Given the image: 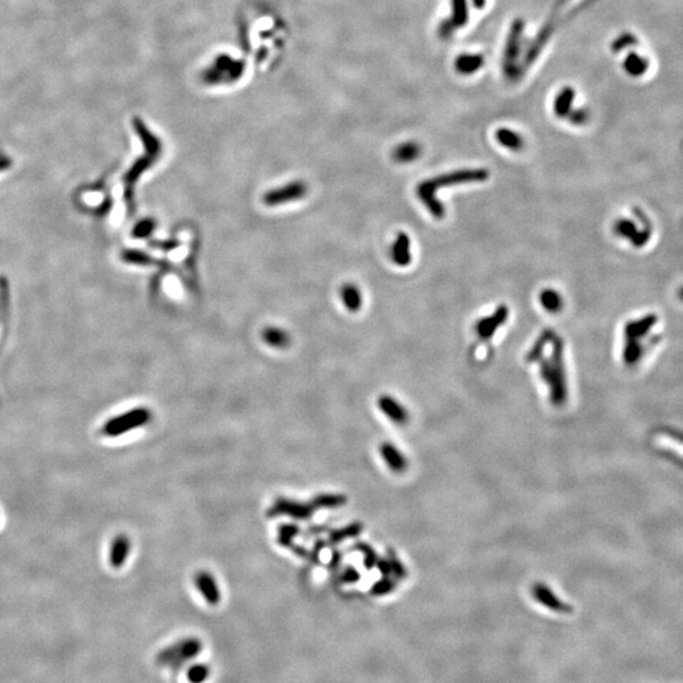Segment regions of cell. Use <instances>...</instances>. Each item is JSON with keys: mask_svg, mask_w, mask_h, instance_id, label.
I'll return each mask as SVG.
<instances>
[{"mask_svg": "<svg viewBox=\"0 0 683 683\" xmlns=\"http://www.w3.org/2000/svg\"><path fill=\"white\" fill-rule=\"evenodd\" d=\"M489 171L485 169H463L443 174L419 184L417 194L422 203L427 206L430 214L436 219H441L446 214V209L441 201L436 198V191L441 188H449L461 184L481 183L489 179Z\"/></svg>", "mask_w": 683, "mask_h": 683, "instance_id": "obj_1", "label": "cell"}, {"mask_svg": "<svg viewBox=\"0 0 683 683\" xmlns=\"http://www.w3.org/2000/svg\"><path fill=\"white\" fill-rule=\"evenodd\" d=\"M136 127L137 132L141 136L145 148H146V154L141 159H137L136 164L130 167V171L127 172V175L123 179L124 198H125V201L130 206V209H133V191H135V186H136L138 179L141 177V175H143L145 171L148 170L151 166L154 165V161L161 154V143H159V140L152 133H149L147 128L141 122L136 123Z\"/></svg>", "mask_w": 683, "mask_h": 683, "instance_id": "obj_2", "label": "cell"}, {"mask_svg": "<svg viewBox=\"0 0 683 683\" xmlns=\"http://www.w3.org/2000/svg\"><path fill=\"white\" fill-rule=\"evenodd\" d=\"M203 652V643L196 636H186L161 649L156 655L159 667H165L172 671L181 670L188 662L194 660Z\"/></svg>", "mask_w": 683, "mask_h": 683, "instance_id": "obj_3", "label": "cell"}, {"mask_svg": "<svg viewBox=\"0 0 683 683\" xmlns=\"http://www.w3.org/2000/svg\"><path fill=\"white\" fill-rule=\"evenodd\" d=\"M563 352H565L563 339L560 337L554 336L552 339V356H551V361L554 366V380L552 385L549 386V399L555 407H563L568 399Z\"/></svg>", "mask_w": 683, "mask_h": 683, "instance_id": "obj_4", "label": "cell"}, {"mask_svg": "<svg viewBox=\"0 0 683 683\" xmlns=\"http://www.w3.org/2000/svg\"><path fill=\"white\" fill-rule=\"evenodd\" d=\"M151 419L152 414L147 407H137L124 412L117 418L111 419L104 427V433L109 436H118L130 430L145 427L149 423Z\"/></svg>", "mask_w": 683, "mask_h": 683, "instance_id": "obj_5", "label": "cell"}, {"mask_svg": "<svg viewBox=\"0 0 683 683\" xmlns=\"http://www.w3.org/2000/svg\"><path fill=\"white\" fill-rule=\"evenodd\" d=\"M315 512V509L312 507L310 502H301V501L291 500L288 497H277L272 507L267 510L269 518H276L281 515H288L290 518L296 520H310Z\"/></svg>", "mask_w": 683, "mask_h": 683, "instance_id": "obj_6", "label": "cell"}, {"mask_svg": "<svg viewBox=\"0 0 683 683\" xmlns=\"http://www.w3.org/2000/svg\"><path fill=\"white\" fill-rule=\"evenodd\" d=\"M307 193V185L296 180L280 188H272L264 195V203L267 206H280L291 201H300Z\"/></svg>", "mask_w": 683, "mask_h": 683, "instance_id": "obj_7", "label": "cell"}, {"mask_svg": "<svg viewBox=\"0 0 683 683\" xmlns=\"http://www.w3.org/2000/svg\"><path fill=\"white\" fill-rule=\"evenodd\" d=\"M509 318V307L500 305L490 317H485L476 325V332L481 341H489Z\"/></svg>", "mask_w": 683, "mask_h": 683, "instance_id": "obj_8", "label": "cell"}, {"mask_svg": "<svg viewBox=\"0 0 683 683\" xmlns=\"http://www.w3.org/2000/svg\"><path fill=\"white\" fill-rule=\"evenodd\" d=\"M194 581L195 586H196L198 591L201 592L203 599L212 606L218 605L222 596H220V591H219L218 583L215 581V578L212 573H209L208 571L198 572L195 575Z\"/></svg>", "mask_w": 683, "mask_h": 683, "instance_id": "obj_9", "label": "cell"}, {"mask_svg": "<svg viewBox=\"0 0 683 683\" xmlns=\"http://www.w3.org/2000/svg\"><path fill=\"white\" fill-rule=\"evenodd\" d=\"M380 410L386 418L397 425H405L409 422V412L407 407L390 395H383L377 401Z\"/></svg>", "mask_w": 683, "mask_h": 683, "instance_id": "obj_10", "label": "cell"}, {"mask_svg": "<svg viewBox=\"0 0 683 683\" xmlns=\"http://www.w3.org/2000/svg\"><path fill=\"white\" fill-rule=\"evenodd\" d=\"M380 454L383 460L386 462V465L391 471L395 473H402L407 470V460L404 454L401 453L400 449L394 446L393 443L383 442L380 446Z\"/></svg>", "mask_w": 683, "mask_h": 683, "instance_id": "obj_11", "label": "cell"}, {"mask_svg": "<svg viewBox=\"0 0 683 683\" xmlns=\"http://www.w3.org/2000/svg\"><path fill=\"white\" fill-rule=\"evenodd\" d=\"M391 259H393L395 265L400 266V267L410 265V262H412L410 238L407 233L400 232L396 237L394 244L391 247Z\"/></svg>", "mask_w": 683, "mask_h": 683, "instance_id": "obj_12", "label": "cell"}, {"mask_svg": "<svg viewBox=\"0 0 683 683\" xmlns=\"http://www.w3.org/2000/svg\"><path fill=\"white\" fill-rule=\"evenodd\" d=\"M531 591H533V596L544 606L549 607L555 611H565V613L570 610L565 602H562L557 596L554 595L552 589L544 583H536Z\"/></svg>", "mask_w": 683, "mask_h": 683, "instance_id": "obj_13", "label": "cell"}, {"mask_svg": "<svg viewBox=\"0 0 683 683\" xmlns=\"http://www.w3.org/2000/svg\"><path fill=\"white\" fill-rule=\"evenodd\" d=\"M262 339L265 341L267 346L276 349H283L288 348L291 343V337L285 329H281L278 327H269L262 332Z\"/></svg>", "mask_w": 683, "mask_h": 683, "instance_id": "obj_14", "label": "cell"}, {"mask_svg": "<svg viewBox=\"0 0 683 683\" xmlns=\"http://www.w3.org/2000/svg\"><path fill=\"white\" fill-rule=\"evenodd\" d=\"M130 543L125 536H118L112 543L111 548V563L114 568H119L124 565V562L130 553Z\"/></svg>", "mask_w": 683, "mask_h": 683, "instance_id": "obj_15", "label": "cell"}, {"mask_svg": "<svg viewBox=\"0 0 683 683\" xmlns=\"http://www.w3.org/2000/svg\"><path fill=\"white\" fill-rule=\"evenodd\" d=\"M347 496L342 494H318L314 496L310 504L315 510L320 509H339L347 504Z\"/></svg>", "mask_w": 683, "mask_h": 683, "instance_id": "obj_16", "label": "cell"}, {"mask_svg": "<svg viewBox=\"0 0 683 683\" xmlns=\"http://www.w3.org/2000/svg\"><path fill=\"white\" fill-rule=\"evenodd\" d=\"M362 531H363V525H362V523L354 521V523H351V524L346 525V526L339 528V529L330 530L329 536H328V543L332 544V546H336V544H339V543L343 542V541H347V539H352V538L359 536Z\"/></svg>", "mask_w": 683, "mask_h": 683, "instance_id": "obj_17", "label": "cell"}, {"mask_svg": "<svg viewBox=\"0 0 683 683\" xmlns=\"http://www.w3.org/2000/svg\"><path fill=\"white\" fill-rule=\"evenodd\" d=\"M341 299L343 305L347 307L349 312H359L362 307V295L354 283H346L342 286Z\"/></svg>", "mask_w": 683, "mask_h": 683, "instance_id": "obj_18", "label": "cell"}, {"mask_svg": "<svg viewBox=\"0 0 683 683\" xmlns=\"http://www.w3.org/2000/svg\"><path fill=\"white\" fill-rule=\"evenodd\" d=\"M420 152H422V149H420L418 143L407 142V143H402L399 147L395 148L393 157L399 164H410L414 159H418Z\"/></svg>", "mask_w": 683, "mask_h": 683, "instance_id": "obj_19", "label": "cell"}, {"mask_svg": "<svg viewBox=\"0 0 683 683\" xmlns=\"http://www.w3.org/2000/svg\"><path fill=\"white\" fill-rule=\"evenodd\" d=\"M554 332L552 329L543 330L542 334L539 336V338L536 339L534 346L531 347L525 359L529 362V363H533V362H536L539 359H542L543 352H544V348L547 347L548 343L552 342L553 339Z\"/></svg>", "mask_w": 683, "mask_h": 683, "instance_id": "obj_20", "label": "cell"}, {"mask_svg": "<svg viewBox=\"0 0 683 683\" xmlns=\"http://www.w3.org/2000/svg\"><path fill=\"white\" fill-rule=\"evenodd\" d=\"M301 533L300 526L296 524H281L277 530V543L283 548H290L294 539Z\"/></svg>", "mask_w": 683, "mask_h": 683, "instance_id": "obj_21", "label": "cell"}, {"mask_svg": "<svg viewBox=\"0 0 683 683\" xmlns=\"http://www.w3.org/2000/svg\"><path fill=\"white\" fill-rule=\"evenodd\" d=\"M539 300L542 303L543 307L551 312H560L563 307V300L558 291L553 289H544L541 293Z\"/></svg>", "mask_w": 683, "mask_h": 683, "instance_id": "obj_22", "label": "cell"}, {"mask_svg": "<svg viewBox=\"0 0 683 683\" xmlns=\"http://www.w3.org/2000/svg\"><path fill=\"white\" fill-rule=\"evenodd\" d=\"M210 667L205 663H194L188 667L186 678L188 683H205L210 677Z\"/></svg>", "mask_w": 683, "mask_h": 683, "instance_id": "obj_23", "label": "cell"}, {"mask_svg": "<svg viewBox=\"0 0 683 683\" xmlns=\"http://www.w3.org/2000/svg\"><path fill=\"white\" fill-rule=\"evenodd\" d=\"M354 549L359 551L361 553L363 554V565H365L367 570H372L373 567H376L377 560H378V554H377L376 551L371 547L370 544L367 543L359 542L354 544Z\"/></svg>", "mask_w": 683, "mask_h": 683, "instance_id": "obj_24", "label": "cell"}, {"mask_svg": "<svg viewBox=\"0 0 683 683\" xmlns=\"http://www.w3.org/2000/svg\"><path fill=\"white\" fill-rule=\"evenodd\" d=\"M497 140L502 146L510 148V149H520L523 147V140L519 136L518 133H514L510 130H500L497 132Z\"/></svg>", "mask_w": 683, "mask_h": 683, "instance_id": "obj_25", "label": "cell"}, {"mask_svg": "<svg viewBox=\"0 0 683 683\" xmlns=\"http://www.w3.org/2000/svg\"><path fill=\"white\" fill-rule=\"evenodd\" d=\"M386 557H388L390 567H391V573L394 575L395 578H396V580H404V578H407V568H405V565H402V562L399 560V557H397V554H396L394 549L389 548Z\"/></svg>", "mask_w": 683, "mask_h": 683, "instance_id": "obj_26", "label": "cell"}, {"mask_svg": "<svg viewBox=\"0 0 683 683\" xmlns=\"http://www.w3.org/2000/svg\"><path fill=\"white\" fill-rule=\"evenodd\" d=\"M396 587V578L390 576H383L380 581H377L372 586V595L383 596L388 595L391 591H394Z\"/></svg>", "mask_w": 683, "mask_h": 683, "instance_id": "obj_27", "label": "cell"}, {"mask_svg": "<svg viewBox=\"0 0 683 683\" xmlns=\"http://www.w3.org/2000/svg\"><path fill=\"white\" fill-rule=\"evenodd\" d=\"M156 230V222L154 219H143L141 222L136 224V227L132 230L133 237L136 238H147L154 233Z\"/></svg>", "mask_w": 683, "mask_h": 683, "instance_id": "obj_28", "label": "cell"}, {"mask_svg": "<svg viewBox=\"0 0 683 683\" xmlns=\"http://www.w3.org/2000/svg\"><path fill=\"white\" fill-rule=\"evenodd\" d=\"M123 259L125 262L133 264V265H148L152 261V259L148 254H145V252H140V251H135V249L125 251L123 254Z\"/></svg>", "mask_w": 683, "mask_h": 683, "instance_id": "obj_29", "label": "cell"}, {"mask_svg": "<svg viewBox=\"0 0 683 683\" xmlns=\"http://www.w3.org/2000/svg\"><path fill=\"white\" fill-rule=\"evenodd\" d=\"M359 580H361V573L352 565H348L347 568H344V571L342 572V582L356 583L359 582Z\"/></svg>", "mask_w": 683, "mask_h": 683, "instance_id": "obj_30", "label": "cell"}, {"mask_svg": "<svg viewBox=\"0 0 683 683\" xmlns=\"http://www.w3.org/2000/svg\"><path fill=\"white\" fill-rule=\"evenodd\" d=\"M376 567L377 570L381 572L383 576H390V575H391V567H390L388 558H378Z\"/></svg>", "mask_w": 683, "mask_h": 683, "instance_id": "obj_31", "label": "cell"}, {"mask_svg": "<svg viewBox=\"0 0 683 683\" xmlns=\"http://www.w3.org/2000/svg\"><path fill=\"white\" fill-rule=\"evenodd\" d=\"M342 560V553L338 551V549H334L333 553H332V558H330L329 568L330 570H337L339 565H341Z\"/></svg>", "mask_w": 683, "mask_h": 683, "instance_id": "obj_32", "label": "cell"}, {"mask_svg": "<svg viewBox=\"0 0 683 683\" xmlns=\"http://www.w3.org/2000/svg\"><path fill=\"white\" fill-rule=\"evenodd\" d=\"M325 530H328L325 525H312L307 529V534L309 536H318L320 533H324Z\"/></svg>", "mask_w": 683, "mask_h": 683, "instance_id": "obj_33", "label": "cell"}, {"mask_svg": "<svg viewBox=\"0 0 683 683\" xmlns=\"http://www.w3.org/2000/svg\"><path fill=\"white\" fill-rule=\"evenodd\" d=\"M328 543L325 542L324 539H318L317 542L314 543V548H312V552L315 554L320 553L325 547H327Z\"/></svg>", "mask_w": 683, "mask_h": 683, "instance_id": "obj_34", "label": "cell"}, {"mask_svg": "<svg viewBox=\"0 0 683 683\" xmlns=\"http://www.w3.org/2000/svg\"><path fill=\"white\" fill-rule=\"evenodd\" d=\"M8 166H9V161H8V159H6V157H3V156H0V170H3V169H6Z\"/></svg>", "mask_w": 683, "mask_h": 683, "instance_id": "obj_35", "label": "cell"}]
</instances>
